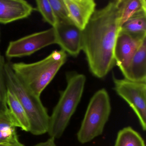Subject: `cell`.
Instances as JSON below:
<instances>
[{"mask_svg": "<svg viewBox=\"0 0 146 146\" xmlns=\"http://www.w3.org/2000/svg\"><path fill=\"white\" fill-rule=\"evenodd\" d=\"M124 78L134 82H146V38L143 39L125 70Z\"/></svg>", "mask_w": 146, "mask_h": 146, "instance_id": "cell-12", "label": "cell"}, {"mask_svg": "<svg viewBox=\"0 0 146 146\" xmlns=\"http://www.w3.org/2000/svg\"><path fill=\"white\" fill-rule=\"evenodd\" d=\"M120 30L139 38L146 37V11L140 12L131 17Z\"/></svg>", "mask_w": 146, "mask_h": 146, "instance_id": "cell-15", "label": "cell"}, {"mask_svg": "<svg viewBox=\"0 0 146 146\" xmlns=\"http://www.w3.org/2000/svg\"><path fill=\"white\" fill-rule=\"evenodd\" d=\"M36 8L42 16L43 20L54 28L58 21L50 5L49 0H36Z\"/></svg>", "mask_w": 146, "mask_h": 146, "instance_id": "cell-19", "label": "cell"}, {"mask_svg": "<svg viewBox=\"0 0 146 146\" xmlns=\"http://www.w3.org/2000/svg\"><path fill=\"white\" fill-rule=\"evenodd\" d=\"M120 27L131 17L141 11H146L145 0H119Z\"/></svg>", "mask_w": 146, "mask_h": 146, "instance_id": "cell-16", "label": "cell"}, {"mask_svg": "<svg viewBox=\"0 0 146 146\" xmlns=\"http://www.w3.org/2000/svg\"><path fill=\"white\" fill-rule=\"evenodd\" d=\"M119 30L115 43L114 58L115 64L121 72L127 67L143 39Z\"/></svg>", "mask_w": 146, "mask_h": 146, "instance_id": "cell-9", "label": "cell"}, {"mask_svg": "<svg viewBox=\"0 0 146 146\" xmlns=\"http://www.w3.org/2000/svg\"><path fill=\"white\" fill-rule=\"evenodd\" d=\"M17 125L9 110L0 114V145L21 144L17 134Z\"/></svg>", "mask_w": 146, "mask_h": 146, "instance_id": "cell-13", "label": "cell"}, {"mask_svg": "<svg viewBox=\"0 0 146 146\" xmlns=\"http://www.w3.org/2000/svg\"><path fill=\"white\" fill-rule=\"evenodd\" d=\"M5 60L0 52V114L6 112L8 110L7 104V89L5 74Z\"/></svg>", "mask_w": 146, "mask_h": 146, "instance_id": "cell-18", "label": "cell"}, {"mask_svg": "<svg viewBox=\"0 0 146 146\" xmlns=\"http://www.w3.org/2000/svg\"><path fill=\"white\" fill-rule=\"evenodd\" d=\"M111 110V101L106 90L102 88L96 91L89 102L77 134L79 142L84 144L102 135Z\"/></svg>", "mask_w": 146, "mask_h": 146, "instance_id": "cell-5", "label": "cell"}, {"mask_svg": "<svg viewBox=\"0 0 146 146\" xmlns=\"http://www.w3.org/2000/svg\"><path fill=\"white\" fill-rule=\"evenodd\" d=\"M114 146H145V144L137 131L127 126L118 131Z\"/></svg>", "mask_w": 146, "mask_h": 146, "instance_id": "cell-17", "label": "cell"}, {"mask_svg": "<svg viewBox=\"0 0 146 146\" xmlns=\"http://www.w3.org/2000/svg\"><path fill=\"white\" fill-rule=\"evenodd\" d=\"M57 44L61 50L73 57L82 49V31L70 21L60 22L55 27Z\"/></svg>", "mask_w": 146, "mask_h": 146, "instance_id": "cell-8", "label": "cell"}, {"mask_svg": "<svg viewBox=\"0 0 146 146\" xmlns=\"http://www.w3.org/2000/svg\"><path fill=\"white\" fill-rule=\"evenodd\" d=\"M71 21L83 31L96 11V4L94 0H64Z\"/></svg>", "mask_w": 146, "mask_h": 146, "instance_id": "cell-10", "label": "cell"}, {"mask_svg": "<svg viewBox=\"0 0 146 146\" xmlns=\"http://www.w3.org/2000/svg\"><path fill=\"white\" fill-rule=\"evenodd\" d=\"M57 44L55 30L53 27L34 33L9 43L6 56L9 58L30 56L48 46Z\"/></svg>", "mask_w": 146, "mask_h": 146, "instance_id": "cell-7", "label": "cell"}, {"mask_svg": "<svg viewBox=\"0 0 146 146\" xmlns=\"http://www.w3.org/2000/svg\"><path fill=\"white\" fill-rule=\"evenodd\" d=\"M0 37H1V31H0Z\"/></svg>", "mask_w": 146, "mask_h": 146, "instance_id": "cell-23", "label": "cell"}, {"mask_svg": "<svg viewBox=\"0 0 146 146\" xmlns=\"http://www.w3.org/2000/svg\"><path fill=\"white\" fill-rule=\"evenodd\" d=\"M0 146H24L23 144H22V143L21 144H19V145H0Z\"/></svg>", "mask_w": 146, "mask_h": 146, "instance_id": "cell-22", "label": "cell"}, {"mask_svg": "<svg viewBox=\"0 0 146 146\" xmlns=\"http://www.w3.org/2000/svg\"><path fill=\"white\" fill-rule=\"evenodd\" d=\"M33 7L23 0H0V23L7 24L29 17Z\"/></svg>", "mask_w": 146, "mask_h": 146, "instance_id": "cell-11", "label": "cell"}, {"mask_svg": "<svg viewBox=\"0 0 146 146\" xmlns=\"http://www.w3.org/2000/svg\"><path fill=\"white\" fill-rule=\"evenodd\" d=\"M5 74L7 89L16 96L27 113L30 123V132L35 135L47 132L50 116L40 96L18 77L12 68L11 62L6 63Z\"/></svg>", "mask_w": 146, "mask_h": 146, "instance_id": "cell-4", "label": "cell"}, {"mask_svg": "<svg viewBox=\"0 0 146 146\" xmlns=\"http://www.w3.org/2000/svg\"><path fill=\"white\" fill-rule=\"evenodd\" d=\"M120 28L119 0H114L96 10L82 31V51L97 78L105 77L116 65L114 47Z\"/></svg>", "mask_w": 146, "mask_h": 146, "instance_id": "cell-1", "label": "cell"}, {"mask_svg": "<svg viewBox=\"0 0 146 146\" xmlns=\"http://www.w3.org/2000/svg\"><path fill=\"white\" fill-rule=\"evenodd\" d=\"M66 87L49 118L48 133L50 137L60 138L68 126L80 102L86 81L85 75L77 72L66 75Z\"/></svg>", "mask_w": 146, "mask_h": 146, "instance_id": "cell-2", "label": "cell"}, {"mask_svg": "<svg viewBox=\"0 0 146 146\" xmlns=\"http://www.w3.org/2000/svg\"><path fill=\"white\" fill-rule=\"evenodd\" d=\"M58 23L70 21L69 13L64 0H49Z\"/></svg>", "mask_w": 146, "mask_h": 146, "instance_id": "cell-20", "label": "cell"}, {"mask_svg": "<svg viewBox=\"0 0 146 146\" xmlns=\"http://www.w3.org/2000/svg\"><path fill=\"white\" fill-rule=\"evenodd\" d=\"M114 89L124 100L138 118L143 130L146 129V82L118 79L113 76Z\"/></svg>", "mask_w": 146, "mask_h": 146, "instance_id": "cell-6", "label": "cell"}, {"mask_svg": "<svg viewBox=\"0 0 146 146\" xmlns=\"http://www.w3.org/2000/svg\"><path fill=\"white\" fill-rule=\"evenodd\" d=\"M55 140V139L53 137H50L46 141L40 143L33 146H57Z\"/></svg>", "mask_w": 146, "mask_h": 146, "instance_id": "cell-21", "label": "cell"}, {"mask_svg": "<svg viewBox=\"0 0 146 146\" xmlns=\"http://www.w3.org/2000/svg\"><path fill=\"white\" fill-rule=\"evenodd\" d=\"M66 60L67 54L61 49L53 51L40 61L30 64L11 63V66L18 77L40 97Z\"/></svg>", "mask_w": 146, "mask_h": 146, "instance_id": "cell-3", "label": "cell"}, {"mask_svg": "<svg viewBox=\"0 0 146 146\" xmlns=\"http://www.w3.org/2000/svg\"><path fill=\"white\" fill-rule=\"evenodd\" d=\"M7 104L17 127L25 131L30 132V123L26 111L16 96L8 90L7 95Z\"/></svg>", "mask_w": 146, "mask_h": 146, "instance_id": "cell-14", "label": "cell"}]
</instances>
